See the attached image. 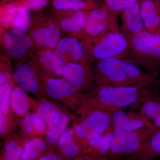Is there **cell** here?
<instances>
[{"instance_id":"8992f818","label":"cell","mask_w":160,"mask_h":160,"mask_svg":"<svg viewBox=\"0 0 160 160\" xmlns=\"http://www.w3.org/2000/svg\"><path fill=\"white\" fill-rule=\"evenodd\" d=\"M1 55L11 62L12 67L30 58L35 49L27 32L0 27Z\"/></svg>"},{"instance_id":"83f0119b","label":"cell","mask_w":160,"mask_h":160,"mask_svg":"<svg viewBox=\"0 0 160 160\" xmlns=\"http://www.w3.org/2000/svg\"><path fill=\"white\" fill-rule=\"evenodd\" d=\"M54 9L71 11H92L101 6L93 0H54Z\"/></svg>"},{"instance_id":"836d02e7","label":"cell","mask_w":160,"mask_h":160,"mask_svg":"<svg viewBox=\"0 0 160 160\" xmlns=\"http://www.w3.org/2000/svg\"><path fill=\"white\" fill-rule=\"evenodd\" d=\"M20 128V132L23 136L28 140L36 137L33 121V112H30L28 114L18 121Z\"/></svg>"},{"instance_id":"ffe728a7","label":"cell","mask_w":160,"mask_h":160,"mask_svg":"<svg viewBox=\"0 0 160 160\" xmlns=\"http://www.w3.org/2000/svg\"><path fill=\"white\" fill-rule=\"evenodd\" d=\"M30 101L31 110L39 117L48 126L60 113L69 110L62 104L47 98H37L30 97Z\"/></svg>"},{"instance_id":"f546056e","label":"cell","mask_w":160,"mask_h":160,"mask_svg":"<svg viewBox=\"0 0 160 160\" xmlns=\"http://www.w3.org/2000/svg\"><path fill=\"white\" fill-rule=\"evenodd\" d=\"M82 146L75 137L72 141L58 146L56 153L65 160H74L82 153Z\"/></svg>"},{"instance_id":"4fadbf2b","label":"cell","mask_w":160,"mask_h":160,"mask_svg":"<svg viewBox=\"0 0 160 160\" xmlns=\"http://www.w3.org/2000/svg\"><path fill=\"white\" fill-rule=\"evenodd\" d=\"M30 58L42 75L48 78H63V69L66 62L55 49H35Z\"/></svg>"},{"instance_id":"7402d4cb","label":"cell","mask_w":160,"mask_h":160,"mask_svg":"<svg viewBox=\"0 0 160 160\" xmlns=\"http://www.w3.org/2000/svg\"><path fill=\"white\" fill-rule=\"evenodd\" d=\"M122 65L131 86L147 88L154 86L157 83L158 78L148 74L134 63L122 59Z\"/></svg>"},{"instance_id":"d6986e66","label":"cell","mask_w":160,"mask_h":160,"mask_svg":"<svg viewBox=\"0 0 160 160\" xmlns=\"http://www.w3.org/2000/svg\"><path fill=\"white\" fill-rule=\"evenodd\" d=\"M139 1L121 12L122 32L129 42L137 35L145 30L140 14Z\"/></svg>"},{"instance_id":"5bb4252c","label":"cell","mask_w":160,"mask_h":160,"mask_svg":"<svg viewBox=\"0 0 160 160\" xmlns=\"http://www.w3.org/2000/svg\"><path fill=\"white\" fill-rule=\"evenodd\" d=\"M55 9L51 17L59 27L62 35L76 38L86 25L91 11H71Z\"/></svg>"},{"instance_id":"8d00e7d4","label":"cell","mask_w":160,"mask_h":160,"mask_svg":"<svg viewBox=\"0 0 160 160\" xmlns=\"http://www.w3.org/2000/svg\"><path fill=\"white\" fill-rule=\"evenodd\" d=\"M49 0H24L23 5L28 6L33 11H39L44 8L48 4Z\"/></svg>"},{"instance_id":"60d3db41","label":"cell","mask_w":160,"mask_h":160,"mask_svg":"<svg viewBox=\"0 0 160 160\" xmlns=\"http://www.w3.org/2000/svg\"><path fill=\"white\" fill-rule=\"evenodd\" d=\"M156 33H158V34H160V28H159L157 30V31L156 32Z\"/></svg>"},{"instance_id":"d590c367","label":"cell","mask_w":160,"mask_h":160,"mask_svg":"<svg viewBox=\"0 0 160 160\" xmlns=\"http://www.w3.org/2000/svg\"><path fill=\"white\" fill-rule=\"evenodd\" d=\"M33 121L36 137H44L48 126L39 117L33 112Z\"/></svg>"},{"instance_id":"ab89813d","label":"cell","mask_w":160,"mask_h":160,"mask_svg":"<svg viewBox=\"0 0 160 160\" xmlns=\"http://www.w3.org/2000/svg\"><path fill=\"white\" fill-rule=\"evenodd\" d=\"M157 85L158 86V87H159V88L160 89V81H159V80H158V82H157Z\"/></svg>"},{"instance_id":"7a4b0ae2","label":"cell","mask_w":160,"mask_h":160,"mask_svg":"<svg viewBox=\"0 0 160 160\" xmlns=\"http://www.w3.org/2000/svg\"><path fill=\"white\" fill-rule=\"evenodd\" d=\"M125 59L158 78L160 72V34L145 31L129 42Z\"/></svg>"},{"instance_id":"e0dca14e","label":"cell","mask_w":160,"mask_h":160,"mask_svg":"<svg viewBox=\"0 0 160 160\" xmlns=\"http://www.w3.org/2000/svg\"><path fill=\"white\" fill-rule=\"evenodd\" d=\"M139 104L140 112L152 126L160 129V89L157 83L148 88Z\"/></svg>"},{"instance_id":"ac0fdd59","label":"cell","mask_w":160,"mask_h":160,"mask_svg":"<svg viewBox=\"0 0 160 160\" xmlns=\"http://www.w3.org/2000/svg\"><path fill=\"white\" fill-rule=\"evenodd\" d=\"M76 118V116L72 114L70 110H66L58 115L48 126L44 136L47 144L48 153H56L60 137L68 128L69 123L73 122Z\"/></svg>"},{"instance_id":"b9f144b4","label":"cell","mask_w":160,"mask_h":160,"mask_svg":"<svg viewBox=\"0 0 160 160\" xmlns=\"http://www.w3.org/2000/svg\"><path fill=\"white\" fill-rule=\"evenodd\" d=\"M73 1H82V0H73Z\"/></svg>"},{"instance_id":"2e32d148","label":"cell","mask_w":160,"mask_h":160,"mask_svg":"<svg viewBox=\"0 0 160 160\" xmlns=\"http://www.w3.org/2000/svg\"><path fill=\"white\" fill-rule=\"evenodd\" d=\"M111 119L112 131H132L145 127H154L140 112H125L118 110L112 112Z\"/></svg>"},{"instance_id":"4dcf8cb0","label":"cell","mask_w":160,"mask_h":160,"mask_svg":"<svg viewBox=\"0 0 160 160\" xmlns=\"http://www.w3.org/2000/svg\"><path fill=\"white\" fill-rule=\"evenodd\" d=\"M22 6L14 2L3 4L0 11V27L6 29H11L19 9Z\"/></svg>"},{"instance_id":"603a6c76","label":"cell","mask_w":160,"mask_h":160,"mask_svg":"<svg viewBox=\"0 0 160 160\" xmlns=\"http://www.w3.org/2000/svg\"><path fill=\"white\" fill-rule=\"evenodd\" d=\"M28 140L20 131L9 136L5 139L0 159L2 160H22L24 147Z\"/></svg>"},{"instance_id":"44dd1931","label":"cell","mask_w":160,"mask_h":160,"mask_svg":"<svg viewBox=\"0 0 160 160\" xmlns=\"http://www.w3.org/2000/svg\"><path fill=\"white\" fill-rule=\"evenodd\" d=\"M139 2L145 30L156 33L160 27V0H140Z\"/></svg>"},{"instance_id":"7bdbcfd3","label":"cell","mask_w":160,"mask_h":160,"mask_svg":"<svg viewBox=\"0 0 160 160\" xmlns=\"http://www.w3.org/2000/svg\"><path fill=\"white\" fill-rule=\"evenodd\" d=\"M0 160H2V159H0Z\"/></svg>"},{"instance_id":"4316f807","label":"cell","mask_w":160,"mask_h":160,"mask_svg":"<svg viewBox=\"0 0 160 160\" xmlns=\"http://www.w3.org/2000/svg\"><path fill=\"white\" fill-rule=\"evenodd\" d=\"M49 154L44 137H36L27 140L24 147L22 160H38Z\"/></svg>"},{"instance_id":"30bf717a","label":"cell","mask_w":160,"mask_h":160,"mask_svg":"<svg viewBox=\"0 0 160 160\" xmlns=\"http://www.w3.org/2000/svg\"><path fill=\"white\" fill-rule=\"evenodd\" d=\"M116 31H120L117 16L101 7L90 12L84 29L76 38L82 41Z\"/></svg>"},{"instance_id":"8fae6325","label":"cell","mask_w":160,"mask_h":160,"mask_svg":"<svg viewBox=\"0 0 160 160\" xmlns=\"http://www.w3.org/2000/svg\"><path fill=\"white\" fill-rule=\"evenodd\" d=\"M122 61L112 58L94 62L92 69L97 86H131L122 67Z\"/></svg>"},{"instance_id":"d4e9b609","label":"cell","mask_w":160,"mask_h":160,"mask_svg":"<svg viewBox=\"0 0 160 160\" xmlns=\"http://www.w3.org/2000/svg\"><path fill=\"white\" fill-rule=\"evenodd\" d=\"M30 97L26 91L16 84L11 93L10 106L12 112L18 122L30 112Z\"/></svg>"},{"instance_id":"7c38bea8","label":"cell","mask_w":160,"mask_h":160,"mask_svg":"<svg viewBox=\"0 0 160 160\" xmlns=\"http://www.w3.org/2000/svg\"><path fill=\"white\" fill-rule=\"evenodd\" d=\"M63 78L78 91L88 93L97 86L91 65L67 62L64 66Z\"/></svg>"},{"instance_id":"277c9868","label":"cell","mask_w":160,"mask_h":160,"mask_svg":"<svg viewBox=\"0 0 160 160\" xmlns=\"http://www.w3.org/2000/svg\"><path fill=\"white\" fill-rule=\"evenodd\" d=\"M81 41L86 53L94 62L112 58L125 59L130 44L129 40L120 31L106 32Z\"/></svg>"},{"instance_id":"e575fe53","label":"cell","mask_w":160,"mask_h":160,"mask_svg":"<svg viewBox=\"0 0 160 160\" xmlns=\"http://www.w3.org/2000/svg\"><path fill=\"white\" fill-rule=\"evenodd\" d=\"M12 67L11 62L3 56H0V86L14 82L12 77Z\"/></svg>"},{"instance_id":"f1b7e54d","label":"cell","mask_w":160,"mask_h":160,"mask_svg":"<svg viewBox=\"0 0 160 160\" xmlns=\"http://www.w3.org/2000/svg\"><path fill=\"white\" fill-rule=\"evenodd\" d=\"M15 85L13 82L0 86V113L4 115L11 122L18 124L10 106L11 93Z\"/></svg>"},{"instance_id":"cb8c5ba5","label":"cell","mask_w":160,"mask_h":160,"mask_svg":"<svg viewBox=\"0 0 160 160\" xmlns=\"http://www.w3.org/2000/svg\"><path fill=\"white\" fill-rule=\"evenodd\" d=\"M112 131L106 132L86 142L82 155L93 159L104 157L111 145Z\"/></svg>"},{"instance_id":"f35d334b","label":"cell","mask_w":160,"mask_h":160,"mask_svg":"<svg viewBox=\"0 0 160 160\" xmlns=\"http://www.w3.org/2000/svg\"><path fill=\"white\" fill-rule=\"evenodd\" d=\"M74 160H106L104 157L100 158L99 159H93L91 158H89L87 156L84 155H81L75 159Z\"/></svg>"},{"instance_id":"5b68a950","label":"cell","mask_w":160,"mask_h":160,"mask_svg":"<svg viewBox=\"0 0 160 160\" xmlns=\"http://www.w3.org/2000/svg\"><path fill=\"white\" fill-rule=\"evenodd\" d=\"M159 129L148 127L132 131L113 130L110 148L104 157L106 160H116L134 154Z\"/></svg>"},{"instance_id":"74e56055","label":"cell","mask_w":160,"mask_h":160,"mask_svg":"<svg viewBox=\"0 0 160 160\" xmlns=\"http://www.w3.org/2000/svg\"><path fill=\"white\" fill-rule=\"evenodd\" d=\"M38 160H65L56 153H49L43 156Z\"/></svg>"},{"instance_id":"1f68e13d","label":"cell","mask_w":160,"mask_h":160,"mask_svg":"<svg viewBox=\"0 0 160 160\" xmlns=\"http://www.w3.org/2000/svg\"><path fill=\"white\" fill-rule=\"evenodd\" d=\"M28 6L24 5L21 6L10 29L27 33L31 23L32 14Z\"/></svg>"},{"instance_id":"d6a6232c","label":"cell","mask_w":160,"mask_h":160,"mask_svg":"<svg viewBox=\"0 0 160 160\" xmlns=\"http://www.w3.org/2000/svg\"><path fill=\"white\" fill-rule=\"evenodd\" d=\"M140 0H103L101 7L118 16L126 8L134 5Z\"/></svg>"},{"instance_id":"ba28073f","label":"cell","mask_w":160,"mask_h":160,"mask_svg":"<svg viewBox=\"0 0 160 160\" xmlns=\"http://www.w3.org/2000/svg\"><path fill=\"white\" fill-rule=\"evenodd\" d=\"M27 33L36 49L54 50L62 36L54 20L44 16L32 15L31 25Z\"/></svg>"},{"instance_id":"6da1fadb","label":"cell","mask_w":160,"mask_h":160,"mask_svg":"<svg viewBox=\"0 0 160 160\" xmlns=\"http://www.w3.org/2000/svg\"><path fill=\"white\" fill-rule=\"evenodd\" d=\"M147 88L139 86H97L86 93L84 105L112 113L139 104Z\"/></svg>"},{"instance_id":"9c48e42d","label":"cell","mask_w":160,"mask_h":160,"mask_svg":"<svg viewBox=\"0 0 160 160\" xmlns=\"http://www.w3.org/2000/svg\"><path fill=\"white\" fill-rule=\"evenodd\" d=\"M12 77L15 83L35 98H46L42 77L37 66L30 58L14 66Z\"/></svg>"},{"instance_id":"ee69618b","label":"cell","mask_w":160,"mask_h":160,"mask_svg":"<svg viewBox=\"0 0 160 160\" xmlns=\"http://www.w3.org/2000/svg\"></svg>"},{"instance_id":"484cf974","label":"cell","mask_w":160,"mask_h":160,"mask_svg":"<svg viewBox=\"0 0 160 160\" xmlns=\"http://www.w3.org/2000/svg\"><path fill=\"white\" fill-rule=\"evenodd\" d=\"M160 158V129L152 135L143 147L126 160H152Z\"/></svg>"},{"instance_id":"3957f363","label":"cell","mask_w":160,"mask_h":160,"mask_svg":"<svg viewBox=\"0 0 160 160\" xmlns=\"http://www.w3.org/2000/svg\"><path fill=\"white\" fill-rule=\"evenodd\" d=\"M78 118L72 122L75 137L83 150L89 140L112 131L111 113L83 105L78 111Z\"/></svg>"},{"instance_id":"52a82bcc","label":"cell","mask_w":160,"mask_h":160,"mask_svg":"<svg viewBox=\"0 0 160 160\" xmlns=\"http://www.w3.org/2000/svg\"><path fill=\"white\" fill-rule=\"evenodd\" d=\"M42 76L46 98L62 104L77 114L86 102V94L78 91L63 78Z\"/></svg>"},{"instance_id":"9a60e30c","label":"cell","mask_w":160,"mask_h":160,"mask_svg":"<svg viewBox=\"0 0 160 160\" xmlns=\"http://www.w3.org/2000/svg\"><path fill=\"white\" fill-rule=\"evenodd\" d=\"M55 50L66 63H83L92 66L94 62L86 53L81 41L73 37H62Z\"/></svg>"}]
</instances>
